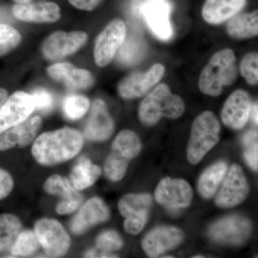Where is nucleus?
<instances>
[{
    "label": "nucleus",
    "mask_w": 258,
    "mask_h": 258,
    "mask_svg": "<svg viewBox=\"0 0 258 258\" xmlns=\"http://www.w3.org/2000/svg\"><path fill=\"white\" fill-rule=\"evenodd\" d=\"M87 40V34L82 31L54 32L42 44V54L48 60H60L79 50Z\"/></svg>",
    "instance_id": "obj_12"
},
{
    "label": "nucleus",
    "mask_w": 258,
    "mask_h": 258,
    "mask_svg": "<svg viewBox=\"0 0 258 258\" xmlns=\"http://www.w3.org/2000/svg\"><path fill=\"white\" fill-rule=\"evenodd\" d=\"M47 74L55 81L63 83L71 91L88 89L94 83L87 70L78 69L69 62H58L47 69Z\"/></svg>",
    "instance_id": "obj_22"
},
{
    "label": "nucleus",
    "mask_w": 258,
    "mask_h": 258,
    "mask_svg": "<svg viewBox=\"0 0 258 258\" xmlns=\"http://www.w3.org/2000/svg\"><path fill=\"white\" fill-rule=\"evenodd\" d=\"M147 52L146 42L140 37L131 36L118 50L117 60L123 66H133L142 60Z\"/></svg>",
    "instance_id": "obj_27"
},
{
    "label": "nucleus",
    "mask_w": 258,
    "mask_h": 258,
    "mask_svg": "<svg viewBox=\"0 0 258 258\" xmlns=\"http://www.w3.org/2000/svg\"><path fill=\"white\" fill-rule=\"evenodd\" d=\"M227 32L232 38L245 40L258 35V11L237 14L230 19Z\"/></svg>",
    "instance_id": "obj_24"
},
{
    "label": "nucleus",
    "mask_w": 258,
    "mask_h": 258,
    "mask_svg": "<svg viewBox=\"0 0 258 258\" xmlns=\"http://www.w3.org/2000/svg\"><path fill=\"white\" fill-rule=\"evenodd\" d=\"M242 144L244 146V160L252 170L257 171L258 166L257 131H249L244 134L242 138Z\"/></svg>",
    "instance_id": "obj_33"
},
{
    "label": "nucleus",
    "mask_w": 258,
    "mask_h": 258,
    "mask_svg": "<svg viewBox=\"0 0 258 258\" xmlns=\"http://www.w3.org/2000/svg\"><path fill=\"white\" fill-rule=\"evenodd\" d=\"M8 91L5 88H0V108L3 106V103L8 99Z\"/></svg>",
    "instance_id": "obj_41"
},
{
    "label": "nucleus",
    "mask_w": 258,
    "mask_h": 258,
    "mask_svg": "<svg viewBox=\"0 0 258 258\" xmlns=\"http://www.w3.org/2000/svg\"><path fill=\"white\" fill-rule=\"evenodd\" d=\"M35 235L44 252L51 257L67 253L71 246L69 235L60 222L54 219H42L35 223Z\"/></svg>",
    "instance_id": "obj_7"
},
{
    "label": "nucleus",
    "mask_w": 258,
    "mask_h": 258,
    "mask_svg": "<svg viewBox=\"0 0 258 258\" xmlns=\"http://www.w3.org/2000/svg\"><path fill=\"white\" fill-rule=\"evenodd\" d=\"M240 74L249 84L257 86L258 83V54L249 52L247 54L240 64Z\"/></svg>",
    "instance_id": "obj_34"
},
{
    "label": "nucleus",
    "mask_w": 258,
    "mask_h": 258,
    "mask_svg": "<svg viewBox=\"0 0 258 258\" xmlns=\"http://www.w3.org/2000/svg\"><path fill=\"white\" fill-rule=\"evenodd\" d=\"M220 130V122L211 111L203 112L195 118L186 152L188 161L191 164H198L218 143Z\"/></svg>",
    "instance_id": "obj_4"
},
{
    "label": "nucleus",
    "mask_w": 258,
    "mask_h": 258,
    "mask_svg": "<svg viewBox=\"0 0 258 258\" xmlns=\"http://www.w3.org/2000/svg\"><path fill=\"white\" fill-rule=\"evenodd\" d=\"M40 246V242L34 231H23L20 232L12 246V254L16 257L30 255L35 253Z\"/></svg>",
    "instance_id": "obj_30"
},
{
    "label": "nucleus",
    "mask_w": 258,
    "mask_h": 258,
    "mask_svg": "<svg viewBox=\"0 0 258 258\" xmlns=\"http://www.w3.org/2000/svg\"><path fill=\"white\" fill-rule=\"evenodd\" d=\"M35 101V109L47 113L52 109L54 100L52 94L46 90L38 88L32 95Z\"/></svg>",
    "instance_id": "obj_36"
},
{
    "label": "nucleus",
    "mask_w": 258,
    "mask_h": 258,
    "mask_svg": "<svg viewBox=\"0 0 258 258\" xmlns=\"http://www.w3.org/2000/svg\"><path fill=\"white\" fill-rule=\"evenodd\" d=\"M184 111L182 98L173 94L165 83H161L148 93L141 103L139 118L144 125H153L164 117L170 119L179 118Z\"/></svg>",
    "instance_id": "obj_3"
},
{
    "label": "nucleus",
    "mask_w": 258,
    "mask_h": 258,
    "mask_svg": "<svg viewBox=\"0 0 258 258\" xmlns=\"http://www.w3.org/2000/svg\"><path fill=\"white\" fill-rule=\"evenodd\" d=\"M96 246L104 252H110L121 248L123 240L115 231H106L97 237Z\"/></svg>",
    "instance_id": "obj_35"
},
{
    "label": "nucleus",
    "mask_w": 258,
    "mask_h": 258,
    "mask_svg": "<svg viewBox=\"0 0 258 258\" xmlns=\"http://www.w3.org/2000/svg\"><path fill=\"white\" fill-rule=\"evenodd\" d=\"M248 194L249 185L243 171L240 166L234 164L215 199V204L221 208H234L242 203Z\"/></svg>",
    "instance_id": "obj_13"
},
{
    "label": "nucleus",
    "mask_w": 258,
    "mask_h": 258,
    "mask_svg": "<svg viewBox=\"0 0 258 258\" xmlns=\"http://www.w3.org/2000/svg\"><path fill=\"white\" fill-rule=\"evenodd\" d=\"M110 210L99 198L90 199L71 220L70 227L75 235H81L93 226L109 219Z\"/></svg>",
    "instance_id": "obj_18"
},
{
    "label": "nucleus",
    "mask_w": 258,
    "mask_h": 258,
    "mask_svg": "<svg viewBox=\"0 0 258 258\" xmlns=\"http://www.w3.org/2000/svg\"><path fill=\"white\" fill-rule=\"evenodd\" d=\"M13 13L18 20L32 23H55L60 18V8L52 2L16 3Z\"/></svg>",
    "instance_id": "obj_21"
},
{
    "label": "nucleus",
    "mask_w": 258,
    "mask_h": 258,
    "mask_svg": "<svg viewBox=\"0 0 258 258\" xmlns=\"http://www.w3.org/2000/svg\"><path fill=\"white\" fill-rule=\"evenodd\" d=\"M227 165L225 161H219L208 168L199 179L198 190L205 199L212 198L225 179Z\"/></svg>",
    "instance_id": "obj_25"
},
{
    "label": "nucleus",
    "mask_w": 258,
    "mask_h": 258,
    "mask_svg": "<svg viewBox=\"0 0 258 258\" xmlns=\"http://www.w3.org/2000/svg\"><path fill=\"white\" fill-rule=\"evenodd\" d=\"M257 108V103H254L253 106H252V108H251V111H252V120H253L254 123L256 125H257L258 123Z\"/></svg>",
    "instance_id": "obj_40"
},
{
    "label": "nucleus",
    "mask_w": 258,
    "mask_h": 258,
    "mask_svg": "<svg viewBox=\"0 0 258 258\" xmlns=\"http://www.w3.org/2000/svg\"><path fill=\"white\" fill-rule=\"evenodd\" d=\"M83 199L62 200L56 206V212L59 215H69L78 210L83 203Z\"/></svg>",
    "instance_id": "obj_38"
},
{
    "label": "nucleus",
    "mask_w": 258,
    "mask_h": 258,
    "mask_svg": "<svg viewBox=\"0 0 258 258\" xmlns=\"http://www.w3.org/2000/svg\"><path fill=\"white\" fill-rule=\"evenodd\" d=\"M35 109L32 95L23 91L13 93L0 108V133L28 119Z\"/></svg>",
    "instance_id": "obj_11"
},
{
    "label": "nucleus",
    "mask_w": 258,
    "mask_h": 258,
    "mask_svg": "<svg viewBox=\"0 0 258 258\" xmlns=\"http://www.w3.org/2000/svg\"><path fill=\"white\" fill-rule=\"evenodd\" d=\"M164 73L165 68L161 63L154 64L145 73H133L120 81L118 93L125 99L145 96L162 79Z\"/></svg>",
    "instance_id": "obj_9"
},
{
    "label": "nucleus",
    "mask_w": 258,
    "mask_h": 258,
    "mask_svg": "<svg viewBox=\"0 0 258 258\" xmlns=\"http://www.w3.org/2000/svg\"><path fill=\"white\" fill-rule=\"evenodd\" d=\"M103 0H69L70 3L77 8L81 10H86V11H91L97 8Z\"/></svg>",
    "instance_id": "obj_39"
},
{
    "label": "nucleus",
    "mask_w": 258,
    "mask_h": 258,
    "mask_svg": "<svg viewBox=\"0 0 258 258\" xmlns=\"http://www.w3.org/2000/svg\"><path fill=\"white\" fill-rule=\"evenodd\" d=\"M247 0H206L202 10L203 18L211 25H220L240 13Z\"/></svg>",
    "instance_id": "obj_23"
},
{
    "label": "nucleus",
    "mask_w": 258,
    "mask_h": 258,
    "mask_svg": "<svg viewBox=\"0 0 258 258\" xmlns=\"http://www.w3.org/2000/svg\"><path fill=\"white\" fill-rule=\"evenodd\" d=\"M43 188L47 194L57 195L63 200L83 199V195L79 192V190L76 189L69 180L57 174L49 177L44 184Z\"/></svg>",
    "instance_id": "obj_29"
},
{
    "label": "nucleus",
    "mask_w": 258,
    "mask_h": 258,
    "mask_svg": "<svg viewBox=\"0 0 258 258\" xmlns=\"http://www.w3.org/2000/svg\"><path fill=\"white\" fill-rule=\"evenodd\" d=\"M16 3H28L32 2V0H13Z\"/></svg>",
    "instance_id": "obj_43"
},
{
    "label": "nucleus",
    "mask_w": 258,
    "mask_h": 258,
    "mask_svg": "<svg viewBox=\"0 0 258 258\" xmlns=\"http://www.w3.org/2000/svg\"><path fill=\"white\" fill-rule=\"evenodd\" d=\"M22 228L21 221L15 215H0V252L11 248Z\"/></svg>",
    "instance_id": "obj_28"
},
{
    "label": "nucleus",
    "mask_w": 258,
    "mask_h": 258,
    "mask_svg": "<svg viewBox=\"0 0 258 258\" xmlns=\"http://www.w3.org/2000/svg\"><path fill=\"white\" fill-rule=\"evenodd\" d=\"M203 257V256H196V257Z\"/></svg>",
    "instance_id": "obj_45"
},
{
    "label": "nucleus",
    "mask_w": 258,
    "mask_h": 258,
    "mask_svg": "<svg viewBox=\"0 0 258 258\" xmlns=\"http://www.w3.org/2000/svg\"><path fill=\"white\" fill-rule=\"evenodd\" d=\"M89 106L90 101L87 97L82 95H70L64 99L63 111L69 119L77 120L87 113Z\"/></svg>",
    "instance_id": "obj_31"
},
{
    "label": "nucleus",
    "mask_w": 258,
    "mask_h": 258,
    "mask_svg": "<svg viewBox=\"0 0 258 258\" xmlns=\"http://www.w3.org/2000/svg\"><path fill=\"white\" fill-rule=\"evenodd\" d=\"M83 137L76 129L63 128L45 132L39 136L32 147L35 160L44 166H52L69 161L82 149Z\"/></svg>",
    "instance_id": "obj_1"
},
{
    "label": "nucleus",
    "mask_w": 258,
    "mask_h": 258,
    "mask_svg": "<svg viewBox=\"0 0 258 258\" xmlns=\"http://www.w3.org/2000/svg\"><path fill=\"white\" fill-rule=\"evenodd\" d=\"M126 35L123 20L115 19L98 35L94 48L95 62L99 67L108 66L116 55Z\"/></svg>",
    "instance_id": "obj_8"
},
{
    "label": "nucleus",
    "mask_w": 258,
    "mask_h": 258,
    "mask_svg": "<svg viewBox=\"0 0 258 258\" xmlns=\"http://www.w3.org/2000/svg\"><path fill=\"white\" fill-rule=\"evenodd\" d=\"M101 174L99 166L92 164L87 158L81 157L73 168L70 178L71 184L79 191L92 186Z\"/></svg>",
    "instance_id": "obj_26"
},
{
    "label": "nucleus",
    "mask_w": 258,
    "mask_h": 258,
    "mask_svg": "<svg viewBox=\"0 0 258 258\" xmlns=\"http://www.w3.org/2000/svg\"><path fill=\"white\" fill-rule=\"evenodd\" d=\"M86 257H96V252L93 249L88 251L87 253L86 254Z\"/></svg>",
    "instance_id": "obj_42"
},
{
    "label": "nucleus",
    "mask_w": 258,
    "mask_h": 258,
    "mask_svg": "<svg viewBox=\"0 0 258 258\" xmlns=\"http://www.w3.org/2000/svg\"><path fill=\"white\" fill-rule=\"evenodd\" d=\"M191 186L184 179L165 178L155 190L157 203L169 210H178L189 206L192 200Z\"/></svg>",
    "instance_id": "obj_10"
},
{
    "label": "nucleus",
    "mask_w": 258,
    "mask_h": 258,
    "mask_svg": "<svg viewBox=\"0 0 258 258\" xmlns=\"http://www.w3.org/2000/svg\"><path fill=\"white\" fill-rule=\"evenodd\" d=\"M236 60L235 52L230 48L215 52L200 74L198 81L200 91L212 97L221 95L224 87L237 81L238 71Z\"/></svg>",
    "instance_id": "obj_2"
},
{
    "label": "nucleus",
    "mask_w": 258,
    "mask_h": 258,
    "mask_svg": "<svg viewBox=\"0 0 258 258\" xmlns=\"http://www.w3.org/2000/svg\"><path fill=\"white\" fill-rule=\"evenodd\" d=\"M171 5L166 2H149L141 8V13L154 35L162 41H169L174 36L170 21Z\"/></svg>",
    "instance_id": "obj_14"
},
{
    "label": "nucleus",
    "mask_w": 258,
    "mask_h": 258,
    "mask_svg": "<svg viewBox=\"0 0 258 258\" xmlns=\"http://www.w3.org/2000/svg\"><path fill=\"white\" fill-rule=\"evenodd\" d=\"M250 222L240 216H230L219 220L210 227L209 235L217 242L241 244L250 234Z\"/></svg>",
    "instance_id": "obj_16"
},
{
    "label": "nucleus",
    "mask_w": 258,
    "mask_h": 258,
    "mask_svg": "<svg viewBox=\"0 0 258 258\" xmlns=\"http://www.w3.org/2000/svg\"><path fill=\"white\" fill-rule=\"evenodd\" d=\"M184 237L182 231L174 227L161 226L146 235L142 241V248L150 257H157L174 248Z\"/></svg>",
    "instance_id": "obj_17"
},
{
    "label": "nucleus",
    "mask_w": 258,
    "mask_h": 258,
    "mask_svg": "<svg viewBox=\"0 0 258 258\" xmlns=\"http://www.w3.org/2000/svg\"><path fill=\"white\" fill-rule=\"evenodd\" d=\"M14 187L13 176L8 171L0 168V200L8 198Z\"/></svg>",
    "instance_id": "obj_37"
},
{
    "label": "nucleus",
    "mask_w": 258,
    "mask_h": 258,
    "mask_svg": "<svg viewBox=\"0 0 258 258\" xmlns=\"http://www.w3.org/2000/svg\"><path fill=\"white\" fill-rule=\"evenodd\" d=\"M149 2H156V3H158V2H164L166 0H148Z\"/></svg>",
    "instance_id": "obj_44"
},
{
    "label": "nucleus",
    "mask_w": 258,
    "mask_h": 258,
    "mask_svg": "<svg viewBox=\"0 0 258 258\" xmlns=\"http://www.w3.org/2000/svg\"><path fill=\"white\" fill-rule=\"evenodd\" d=\"M113 130L114 123L106 103L101 99L96 100L85 127V137L92 142H104L111 137Z\"/></svg>",
    "instance_id": "obj_20"
},
{
    "label": "nucleus",
    "mask_w": 258,
    "mask_h": 258,
    "mask_svg": "<svg viewBox=\"0 0 258 258\" xmlns=\"http://www.w3.org/2000/svg\"><path fill=\"white\" fill-rule=\"evenodd\" d=\"M252 103L248 93L236 90L226 100L221 112L222 122L230 128L239 130L248 121Z\"/></svg>",
    "instance_id": "obj_15"
},
{
    "label": "nucleus",
    "mask_w": 258,
    "mask_h": 258,
    "mask_svg": "<svg viewBox=\"0 0 258 258\" xmlns=\"http://www.w3.org/2000/svg\"><path fill=\"white\" fill-rule=\"evenodd\" d=\"M42 125L39 116L28 119L0 133V152L15 147H25L34 141Z\"/></svg>",
    "instance_id": "obj_19"
},
{
    "label": "nucleus",
    "mask_w": 258,
    "mask_h": 258,
    "mask_svg": "<svg viewBox=\"0 0 258 258\" xmlns=\"http://www.w3.org/2000/svg\"><path fill=\"white\" fill-rule=\"evenodd\" d=\"M20 32L7 24H0V57L9 53L20 45Z\"/></svg>",
    "instance_id": "obj_32"
},
{
    "label": "nucleus",
    "mask_w": 258,
    "mask_h": 258,
    "mask_svg": "<svg viewBox=\"0 0 258 258\" xmlns=\"http://www.w3.org/2000/svg\"><path fill=\"white\" fill-rule=\"evenodd\" d=\"M142 143L138 136L130 130L122 131L112 144L111 152L105 161V174L113 181L124 177L129 162L139 155Z\"/></svg>",
    "instance_id": "obj_5"
},
{
    "label": "nucleus",
    "mask_w": 258,
    "mask_h": 258,
    "mask_svg": "<svg viewBox=\"0 0 258 258\" xmlns=\"http://www.w3.org/2000/svg\"><path fill=\"white\" fill-rule=\"evenodd\" d=\"M152 198L149 194H128L120 199L118 208L125 217L123 226L131 235H137L145 227L152 207Z\"/></svg>",
    "instance_id": "obj_6"
}]
</instances>
